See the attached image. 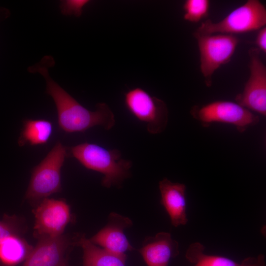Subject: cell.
Here are the masks:
<instances>
[{"label":"cell","instance_id":"1","mask_svg":"<svg viewBox=\"0 0 266 266\" xmlns=\"http://www.w3.org/2000/svg\"><path fill=\"white\" fill-rule=\"evenodd\" d=\"M32 69L41 74L46 83V93L55 103L60 128L66 133L84 132L90 128L100 126L105 130L115 125L114 115L105 103H99L95 111H90L55 82L49 74L45 62H40Z\"/></svg>","mask_w":266,"mask_h":266},{"label":"cell","instance_id":"2","mask_svg":"<svg viewBox=\"0 0 266 266\" xmlns=\"http://www.w3.org/2000/svg\"><path fill=\"white\" fill-rule=\"evenodd\" d=\"M68 152L86 168L101 173V185L104 187H121L131 175V161L122 158L117 149L84 142L70 147Z\"/></svg>","mask_w":266,"mask_h":266},{"label":"cell","instance_id":"3","mask_svg":"<svg viewBox=\"0 0 266 266\" xmlns=\"http://www.w3.org/2000/svg\"><path fill=\"white\" fill-rule=\"evenodd\" d=\"M266 25V9L259 0H248L222 20L208 19L201 23L193 35L221 33L234 35L258 31Z\"/></svg>","mask_w":266,"mask_h":266},{"label":"cell","instance_id":"4","mask_svg":"<svg viewBox=\"0 0 266 266\" xmlns=\"http://www.w3.org/2000/svg\"><path fill=\"white\" fill-rule=\"evenodd\" d=\"M67 149L58 140L45 158L32 171L25 198L40 202L52 194L62 190L61 169Z\"/></svg>","mask_w":266,"mask_h":266},{"label":"cell","instance_id":"5","mask_svg":"<svg viewBox=\"0 0 266 266\" xmlns=\"http://www.w3.org/2000/svg\"><path fill=\"white\" fill-rule=\"evenodd\" d=\"M190 113L204 127L214 123H224L233 125L240 133L260 121L258 115L237 102L229 100H216L202 105H195Z\"/></svg>","mask_w":266,"mask_h":266},{"label":"cell","instance_id":"6","mask_svg":"<svg viewBox=\"0 0 266 266\" xmlns=\"http://www.w3.org/2000/svg\"><path fill=\"white\" fill-rule=\"evenodd\" d=\"M193 35L199 48L200 72L205 85L210 87L213 74L231 61L239 39L234 35L221 33Z\"/></svg>","mask_w":266,"mask_h":266},{"label":"cell","instance_id":"7","mask_svg":"<svg viewBox=\"0 0 266 266\" xmlns=\"http://www.w3.org/2000/svg\"><path fill=\"white\" fill-rule=\"evenodd\" d=\"M124 103L134 117L146 124L149 133L159 134L166 129L168 111L166 103L161 99L136 87L125 94Z\"/></svg>","mask_w":266,"mask_h":266},{"label":"cell","instance_id":"8","mask_svg":"<svg viewBox=\"0 0 266 266\" xmlns=\"http://www.w3.org/2000/svg\"><path fill=\"white\" fill-rule=\"evenodd\" d=\"M256 47L248 50L250 75L242 92L235 97L238 104L249 110L266 116V66Z\"/></svg>","mask_w":266,"mask_h":266},{"label":"cell","instance_id":"9","mask_svg":"<svg viewBox=\"0 0 266 266\" xmlns=\"http://www.w3.org/2000/svg\"><path fill=\"white\" fill-rule=\"evenodd\" d=\"M81 234L40 236L35 246L24 261L23 266H65L69 252L78 246Z\"/></svg>","mask_w":266,"mask_h":266},{"label":"cell","instance_id":"10","mask_svg":"<svg viewBox=\"0 0 266 266\" xmlns=\"http://www.w3.org/2000/svg\"><path fill=\"white\" fill-rule=\"evenodd\" d=\"M33 213L36 237L60 236L72 220L69 206L62 200L45 198L39 202Z\"/></svg>","mask_w":266,"mask_h":266},{"label":"cell","instance_id":"11","mask_svg":"<svg viewBox=\"0 0 266 266\" xmlns=\"http://www.w3.org/2000/svg\"><path fill=\"white\" fill-rule=\"evenodd\" d=\"M132 225L133 222L129 217L115 212L110 213L106 225L89 240L108 252L127 258L126 253L134 248L124 231Z\"/></svg>","mask_w":266,"mask_h":266},{"label":"cell","instance_id":"12","mask_svg":"<svg viewBox=\"0 0 266 266\" xmlns=\"http://www.w3.org/2000/svg\"><path fill=\"white\" fill-rule=\"evenodd\" d=\"M147 266H168L179 254V245L167 232H159L144 240L139 250Z\"/></svg>","mask_w":266,"mask_h":266},{"label":"cell","instance_id":"13","mask_svg":"<svg viewBox=\"0 0 266 266\" xmlns=\"http://www.w3.org/2000/svg\"><path fill=\"white\" fill-rule=\"evenodd\" d=\"M161 203L167 212L172 226L178 227L188 222L184 184L172 182L164 178L159 183Z\"/></svg>","mask_w":266,"mask_h":266},{"label":"cell","instance_id":"14","mask_svg":"<svg viewBox=\"0 0 266 266\" xmlns=\"http://www.w3.org/2000/svg\"><path fill=\"white\" fill-rule=\"evenodd\" d=\"M78 246L83 252V266H126V258L108 252L81 234Z\"/></svg>","mask_w":266,"mask_h":266},{"label":"cell","instance_id":"15","mask_svg":"<svg viewBox=\"0 0 266 266\" xmlns=\"http://www.w3.org/2000/svg\"><path fill=\"white\" fill-rule=\"evenodd\" d=\"M33 247L20 235H12L0 242V266H16L28 258Z\"/></svg>","mask_w":266,"mask_h":266},{"label":"cell","instance_id":"16","mask_svg":"<svg viewBox=\"0 0 266 266\" xmlns=\"http://www.w3.org/2000/svg\"><path fill=\"white\" fill-rule=\"evenodd\" d=\"M53 124L45 119H26L18 138L20 146L26 144L35 146L46 144L53 133Z\"/></svg>","mask_w":266,"mask_h":266},{"label":"cell","instance_id":"17","mask_svg":"<svg viewBox=\"0 0 266 266\" xmlns=\"http://www.w3.org/2000/svg\"><path fill=\"white\" fill-rule=\"evenodd\" d=\"M205 247L200 242L191 243L188 248L186 259L192 266H246V258L238 263L230 258L216 255H208L204 253Z\"/></svg>","mask_w":266,"mask_h":266},{"label":"cell","instance_id":"18","mask_svg":"<svg viewBox=\"0 0 266 266\" xmlns=\"http://www.w3.org/2000/svg\"><path fill=\"white\" fill-rule=\"evenodd\" d=\"M210 2L208 0H186L183 3V19L197 23L208 17Z\"/></svg>","mask_w":266,"mask_h":266},{"label":"cell","instance_id":"19","mask_svg":"<svg viewBox=\"0 0 266 266\" xmlns=\"http://www.w3.org/2000/svg\"><path fill=\"white\" fill-rule=\"evenodd\" d=\"M26 226L21 218L15 215L4 214L0 220V242L12 235H20L25 232Z\"/></svg>","mask_w":266,"mask_h":266},{"label":"cell","instance_id":"20","mask_svg":"<svg viewBox=\"0 0 266 266\" xmlns=\"http://www.w3.org/2000/svg\"><path fill=\"white\" fill-rule=\"evenodd\" d=\"M89 2V0H62L60 7L63 14L79 17L82 13L83 7Z\"/></svg>","mask_w":266,"mask_h":266},{"label":"cell","instance_id":"21","mask_svg":"<svg viewBox=\"0 0 266 266\" xmlns=\"http://www.w3.org/2000/svg\"><path fill=\"white\" fill-rule=\"evenodd\" d=\"M254 43L261 52L266 54V26L258 31Z\"/></svg>","mask_w":266,"mask_h":266},{"label":"cell","instance_id":"22","mask_svg":"<svg viewBox=\"0 0 266 266\" xmlns=\"http://www.w3.org/2000/svg\"><path fill=\"white\" fill-rule=\"evenodd\" d=\"M246 260L247 264L246 266H266L265 256L264 255L260 254L257 257H248Z\"/></svg>","mask_w":266,"mask_h":266},{"label":"cell","instance_id":"23","mask_svg":"<svg viewBox=\"0 0 266 266\" xmlns=\"http://www.w3.org/2000/svg\"><path fill=\"white\" fill-rule=\"evenodd\" d=\"M68 266V265L67 264V265H66V266Z\"/></svg>","mask_w":266,"mask_h":266}]
</instances>
